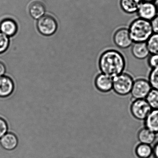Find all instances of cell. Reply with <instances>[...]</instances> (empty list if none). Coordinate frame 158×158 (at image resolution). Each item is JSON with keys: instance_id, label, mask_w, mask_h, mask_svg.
<instances>
[{"instance_id": "cell-7", "label": "cell", "mask_w": 158, "mask_h": 158, "mask_svg": "<svg viewBox=\"0 0 158 158\" xmlns=\"http://www.w3.org/2000/svg\"><path fill=\"white\" fill-rule=\"evenodd\" d=\"M113 40L114 45L121 49H126L131 47L133 42L131 39L128 28H118L114 33Z\"/></svg>"}, {"instance_id": "cell-26", "label": "cell", "mask_w": 158, "mask_h": 158, "mask_svg": "<svg viewBox=\"0 0 158 158\" xmlns=\"http://www.w3.org/2000/svg\"><path fill=\"white\" fill-rule=\"evenodd\" d=\"M6 72V67L5 64L0 61V77L3 76Z\"/></svg>"}, {"instance_id": "cell-12", "label": "cell", "mask_w": 158, "mask_h": 158, "mask_svg": "<svg viewBox=\"0 0 158 158\" xmlns=\"http://www.w3.org/2000/svg\"><path fill=\"white\" fill-rule=\"evenodd\" d=\"M131 52L133 57L139 60H145L150 54L146 42L133 43L131 46Z\"/></svg>"}, {"instance_id": "cell-24", "label": "cell", "mask_w": 158, "mask_h": 158, "mask_svg": "<svg viewBox=\"0 0 158 158\" xmlns=\"http://www.w3.org/2000/svg\"><path fill=\"white\" fill-rule=\"evenodd\" d=\"M9 126L7 121L2 117H0V139L8 133Z\"/></svg>"}, {"instance_id": "cell-5", "label": "cell", "mask_w": 158, "mask_h": 158, "mask_svg": "<svg viewBox=\"0 0 158 158\" xmlns=\"http://www.w3.org/2000/svg\"><path fill=\"white\" fill-rule=\"evenodd\" d=\"M152 109L146 99L134 100L130 106V112L137 120H145Z\"/></svg>"}, {"instance_id": "cell-17", "label": "cell", "mask_w": 158, "mask_h": 158, "mask_svg": "<svg viewBox=\"0 0 158 158\" xmlns=\"http://www.w3.org/2000/svg\"><path fill=\"white\" fill-rule=\"evenodd\" d=\"M137 138L140 143L151 145L156 139V134L145 127L139 131Z\"/></svg>"}, {"instance_id": "cell-28", "label": "cell", "mask_w": 158, "mask_h": 158, "mask_svg": "<svg viewBox=\"0 0 158 158\" xmlns=\"http://www.w3.org/2000/svg\"><path fill=\"white\" fill-rule=\"evenodd\" d=\"M142 1L143 2H151L155 3V2L157 1V0H142Z\"/></svg>"}, {"instance_id": "cell-19", "label": "cell", "mask_w": 158, "mask_h": 158, "mask_svg": "<svg viewBox=\"0 0 158 158\" xmlns=\"http://www.w3.org/2000/svg\"><path fill=\"white\" fill-rule=\"evenodd\" d=\"M146 44L150 54H158V34L153 33Z\"/></svg>"}, {"instance_id": "cell-1", "label": "cell", "mask_w": 158, "mask_h": 158, "mask_svg": "<svg viewBox=\"0 0 158 158\" xmlns=\"http://www.w3.org/2000/svg\"><path fill=\"white\" fill-rule=\"evenodd\" d=\"M98 65L101 73L114 78L123 73L126 61L123 53L119 51L109 49L101 54Z\"/></svg>"}, {"instance_id": "cell-15", "label": "cell", "mask_w": 158, "mask_h": 158, "mask_svg": "<svg viewBox=\"0 0 158 158\" xmlns=\"http://www.w3.org/2000/svg\"><path fill=\"white\" fill-rule=\"evenodd\" d=\"M29 12L32 18L39 20L45 15L46 7L41 2L35 1L29 5Z\"/></svg>"}, {"instance_id": "cell-10", "label": "cell", "mask_w": 158, "mask_h": 158, "mask_svg": "<svg viewBox=\"0 0 158 158\" xmlns=\"http://www.w3.org/2000/svg\"><path fill=\"white\" fill-rule=\"evenodd\" d=\"M15 85L13 80L10 77H0V98H4L10 96L13 93Z\"/></svg>"}, {"instance_id": "cell-21", "label": "cell", "mask_w": 158, "mask_h": 158, "mask_svg": "<svg viewBox=\"0 0 158 158\" xmlns=\"http://www.w3.org/2000/svg\"><path fill=\"white\" fill-rule=\"evenodd\" d=\"M148 81L152 89L158 90V68L152 69L149 75Z\"/></svg>"}, {"instance_id": "cell-22", "label": "cell", "mask_w": 158, "mask_h": 158, "mask_svg": "<svg viewBox=\"0 0 158 158\" xmlns=\"http://www.w3.org/2000/svg\"><path fill=\"white\" fill-rule=\"evenodd\" d=\"M10 43L9 37L0 31V54L4 53L8 50Z\"/></svg>"}, {"instance_id": "cell-4", "label": "cell", "mask_w": 158, "mask_h": 158, "mask_svg": "<svg viewBox=\"0 0 158 158\" xmlns=\"http://www.w3.org/2000/svg\"><path fill=\"white\" fill-rule=\"evenodd\" d=\"M37 27L39 33L46 36L54 35L58 29V23L56 19L50 15H47L39 19Z\"/></svg>"}, {"instance_id": "cell-6", "label": "cell", "mask_w": 158, "mask_h": 158, "mask_svg": "<svg viewBox=\"0 0 158 158\" xmlns=\"http://www.w3.org/2000/svg\"><path fill=\"white\" fill-rule=\"evenodd\" d=\"M152 89L148 80L140 78L134 81L130 93L134 100L145 99Z\"/></svg>"}, {"instance_id": "cell-13", "label": "cell", "mask_w": 158, "mask_h": 158, "mask_svg": "<svg viewBox=\"0 0 158 158\" xmlns=\"http://www.w3.org/2000/svg\"><path fill=\"white\" fill-rule=\"evenodd\" d=\"M142 2V0H120L119 5L124 13L133 15L137 14Z\"/></svg>"}, {"instance_id": "cell-9", "label": "cell", "mask_w": 158, "mask_h": 158, "mask_svg": "<svg viewBox=\"0 0 158 158\" xmlns=\"http://www.w3.org/2000/svg\"><path fill=\"white\" fill-rule=\"evenodd\" d=\"M113 84L112 77L102 73L98 75L95 78V86L99 91L103 93H107L113 89Z\"/></svg>"}, {"instance_id": "cell-3", "label": "cell", "mask_w": 158, "mask_h": 158, "mask_svg": "<svg viewBox=\"0 0 158 158\" xmlns=\"http://www.w3.org/2000/svg\"><path fill=\"white\" fill-rule=\"evenodd\" d=\"M113 89L119 96H127L131 93L134 80L131 75L123 73L113 78Z\"/></svg>"}, {"instance_id": "cell-11", "label": "cell", "mask_w": 158, "mask_h": 158, "mask_svg": "<svg viewBox=\"0 0 158 158\" xmlns=\"http://www.w3.org/2000/svg\"><path fill=\"white\" fill-rule=\"evenodd\" d=\"M18 29L17 23L11 18L3 19L0 23V31L9 37L14 36Z\"/></svg>"}, {"instance_id": "cell-16", "label": "cell", "mask_w": 158, "mask_h": 158, "mask_svg": "<svg viewBox=\"0 0 158 158\" xmlns=\"http://www.w3.org/2000/svg\"><path fill=\"white\" fill-rule=\"evenodd\" d=\"M144 125L145 127L158 134V109H152L144 120Z\"/></svg>"}, {"instance_id": "cell-2", "label": "cell", "mask_w": 158, "mask_h": 158, "mask_svg": "<svg viewBox=\"0 0 158 158\" xmlns=\"http://www.w3.org/2000/svg\"><path fill=\"white\" fill-rule=\"evenodd\" d=\"M128 29L133 43L146 42L153 33L151 22L139 17L131 22Z\"/></svg>"}, {"instance_id": "cell-20", "label": "cell", "mask_w": 158, "mask_h": 158, "mask_svg": "<svg viewBox=\"0 0 158 158\" xmlns=\"http://www.w3.org/2000/svg\"><path fill=\"white\" fill-rule=\"evenodd\" d=\"M145 99L152 109H158V90L152 89Z\"/></svg>"}, {"instance_id": "cell-8", "label": "cell", "mask_w": 158, "mask_h": 158, "mask_svg": "<svg viewBox=\"0 0 158 158\" xmlns=\"http://www.w3.org/2000/svg\"><path fill=\"white\" fill-rule=\"evenodd\" d=\"M137 14L139 18L151 22L158 15L156 4L154 2H142Z\"/></svg>"}, {"instance_id": "cell-23", "label": "cell", "mask_w": 158, "mask_h": 158, "mask_svg": "<svg viewBox=\"0 0 158 158\" xmlns=\"http://www.w3.org/2000/svg\"><path fill=\"white\" fill-rule=\"evenodd\" d=\"M148 64L152 69L158 68V54H150L148 58Z\"/></svg>"}, {"instance_id": "cell-29", "label": "cell", "mask_w": 158, "mask_h": 158, "mask_svg": "<svg viewBox=\"0 0 158 158\" xmlns=\"http://www.w3.org/2000/svg\"><path fill=\"white\" fill-rule=\"evenodd\" d=\"M156 9H157V15H158V2L157 4H156Z\"/></svg>"}, {"instance_id": "cell-14", "label": "cell", "mask_w": 158, "mask_h": 158, "mask_svg": "<svg viewBox=\"0 0 158 158\" xmlns=\"http://www.w3.org/2000/svg\"><path fill=\"white\" fill-rule=\"evenodd\" d=\"M18 139L17 136L13 133H7L0 139V145L3 149L12 151L17 148Z\"/></svg>"}, {"instance_id": "cell-18", "label": "cell", "mask_w": 158, "mask_h": 158, "mask_svg": "<svg viewBox=\"0 0 158 158\" xmlns=\"http://www.w3.org/2000/svg\"><path fill=\"white\" fill-rule=\"evenodd\" d=\"M135 153L138 158H150L152 155V148L150 145L139 143L136 147Z\"/></svg>"}, {"instance_id": "cell-27", "label": "cell", "mask_w": 158, "mask_h": 158, "mask_svg": "<svg viewBox=\"0 0 158 158\" xmlns=\"http://www.w3.org/2000/svg\"><path fill=\"white\" fill-rule=\"evenodd\" d=\"M152 155L154 158H158V142L152 148Z\"/></svg>"}, {"instance_id": "cell-25", "label": "cell", "mask_w": 158, "mask_h": 158, "mask_svg": "<svg viewBox=\"0 0 158 158\" xmlns=\"http://www.w3.org/2000/svg\"><path fill=\"white\" fill-rule=\"evenodd\" d=\"M150 22L153 33L158 34V15Z\"/></svg>"}]
</instances>
